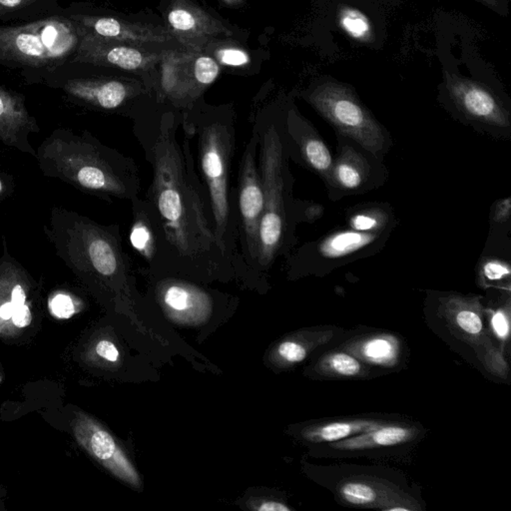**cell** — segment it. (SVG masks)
<instances>
[{"mask_svg":"<svg viewBox=\"0 0 511 511\" xmlns=\"http://www.w3.org/2000/svg\"><path fill=\"white\" fill-rule=\"evenodd\" d=\"M94 31L103 37H116L120 35L121 26L113 18H100L93 24Z\"/></svg>","mask_w":511,"mask_h":511,"instance_id":"obj_33","label":"cell"},{"mask_svg":"<svg viewBox=\"0 0 511 511\" xmlns=\"http://www.w3.org/2000/svg\"><path fill=\"white\" fill-rule=\"evenodd\" d=\"M64 89L73 97L105 111H118L123 109L129 97L127 87L120 81L116 80L102 83L72 80L66 83Z\"/></svg>","mask_w":511,"mask_h":511,"instance_id":"obj_17","label":"cell"},{"mask_svg":"<svg viewBox=\"0 0 511 511\" xmlns=\"http://www.w3.org/2000/svg\"><path fill=\"white\" fill-rule=\"evenodd\" d=\"M24 100L0 87V140L24 152L32 153L28 135L37 130Z\"/></svg>","mask_w":511,"mask_h":511,"instance_id":"obj_15","label":"cell"},{"mask_svg":"<svg viewBox=\"0 0 511 511\" xmlns=\"http://www.w3.org/2000/svg\"><path fill=\"white\" fill-rule=\"evenodd\" d=\"M278 353L284 361L290 364H298L307 357V349L297 342H284L278 348Z\"/></svg>","mask_w":511,"mask_h":511,"instance_id":"obj_30","label":"cell"},{"mask_svg":"<svg viewBox=\"0 0 511 511\" xmlns=\"http://www.w3.org/2000/svg\"><path fill=\"white\" fill-rule=\"evenodd\" d=\"M11 319H12L13 324L18 326V328H26V326L30 325L32 316H31V312L29 310L28 306L26 304V305L21 306V307L17 308Z\"/></svg>","mask_w":511,"mask_h":511,"instance_id":"obj_38","label":"cell"},{"mask_svg":"<svg viewBox=\"0 0 511 511\" xmlns=\"http://www.w3.org/2000/svg\"><path fill=\"white\" fill-rule=\"evenodd\" d=\"M50 308L56 317L68 319L75 312L73 301L66 295H57L50 301Z\"/></svg>","mask_w":511,"mask_h":511,"instance_id":"obj_31","label":"cell"},{"mask_svg":"<svg viewBox=\"0 0 511 511\" xmlns=\"http://www.w3.org/2000/svg\"><path fill=\"white\" fill-rule=\"evenodd\" d=\"M414 431L407 425L386 423L370 431L357 434L346 440L330 443L337 452H355L362 450L397 447L413 438Z\"/></svg>","mask_w":511,"mask_h":511,"instance_id":"obj_18","label":"cell"},{"mask_svg":"<svg viewBox=\"0 0 511 511\" xmlns=\"http://www.w3.org/2000/svg\"><path fill=\"white\" fill-rule=\"evenodd\" d=\"M254 125L258 131V166L264 198L259 235V272L262 278L279 258L289 256L296 246L300 200L292 195L295 179L280 117H259Z\"/></svg>","mask_w":511,"mask_h":511,"instance_id":"obj_4","label":"cell"},{"mask_svg":"<svg viewBox=\"0 0 511 511\" xmlns=\"http://www.w3.org/2000/svg\"><path fill=\"white\" fill-rule=\"evenodd\" d=\"M47 235L58 256L81 276L115 289L132 282V263L118 225H101L76 212L56 209Z\"/></svg>","mask_w":511,"mask_h":511,"instance_id":"obj_5","label":"cell"},{"mask_svg":"<svg viewBox=\"0 0 511 511\" xmlns=\"http://www.w3.org/2000/svg\"><path fill=\"white\" fill-rule=\"evenodd\" d=\"M35 1V0H0V15L26 8Z\"/></svg>","mask_w":511,"mask_h":511,"instance_id":"obj_39","label":"cell"},{"mask_svg":"<svg viewBox=\"0 0 511 511\" xmlns=\"http://www.w3.org/2000/svg\"><path fill=\"white\" fill-rule=\"evenodd\" d=\"M393 230L368 233L351 228L335 229L306 243L286 257L290 276H325L333 270L375 255L384 249Z\"/></svg>","mask_w":511,"mask_h":511,"instance_id":"obj_7","label":"cell"},{"mask_svg":"<svg viewBox=\"0 0 511 511\" xmlns=\"http://www.w3.org/2000/svg\"><path fill=\"white\" fill-rule=\"evenodd\" d=\"M384 422L378 420H344L319 423L304 432L306 440L314 443H334L377 429Z\"/></svg>","mask_w":511,"mask_h":511,"instance_id":"obj_20","label":"cell"},{"mask_svg":"<svg viewBox=\"0 0 511 511\" xmlns=\"http://www.w3.org/2000/svg\"><path fill=\"white\" fill-rule=\"evenodd\" d=\"M130 244L147 267L149 276L169 275L163 234L150 205L140 195L133 198Z\"/></svg>","mask_w":511,"mask_h":511,"instance_id":"obj_13","label":"cell"},{"mask_svg":"<svg viewBox=\"0 0 511 511\" xmlns=\"http://www.w3.org/2000/svg\"><path fill=\"white\" fill-rule=\"evenodd\" d=\"M37 158L47 176L106 201H131L140 195V171L135 160L104 145L89 132L54 131L40 146Z\"/></svg>","mask_w":511,"mask_h":511,"instance_id":"obj_3","label":"cell"},{"mask_svg":"<svg viewBox=\"0 0 511 511\" xmlns=\"http://www.w3.org/2000/svg\"><path fill=\"white\" fill-rule=\"evenodd\" d=\"M361 353L366 361L377 364H389L397 357V346L387 337H375L364 342Z\"/></svg>","mask_w":511,"mask_h":511,"instance_id":"obj_22","label":"cell"},{"mask_svg":"<svg viewBox=\"0 0 511 511\" xmlns=\"http://www.w3.org/2000/svg\"><path fill=\"white\" fill-rule=\"evenodd\" d=\"M335 136L337 152L330 176L325 182L331 201L362 195L387 183L389 174L384 160L378 158L353 139L337 133Z\"/></svg>","mask_w":511,"mask_h":511,"instance_id":"obj_11","label":"cell"},{"mask_svg":"<svg viewBox=\"0 0 511 511\" xmlns=\"http://www.w3.org/2000/svg\"><path fill=\"white\" fill-rule=\"evenodd\" d=\"M78 44L75 26L53 17L17 27H0V58L28 66L62 64Z\"/></svg>","mask_w":511,"mask_h":511,"instance_id":"obj_8","label":"cell"},{"mask_svg":"<svg viewBox=\"0 0 511 511\" xmlns=\"http://www.w3.org/2000/svg\"><path fill=\"white\" fill-rule=\"evenodd\" d=\"M346 220L349 228L368 233H379L395 229L398 224L393 206L379 202H369L350 207L346 212Z\"/></svg>","mask_w":511,"mask_h":511,"instance_id":"obj_19","label":"cell"},{"mask_svg":"<svg viewBox=\"0 0 511 511\" xmlns=\"http://www.w3.org/2000/svg\"><path fill=\"white\" fill-rule=\"evenodd\" d=\"M156 282L160 301L177 317L202 316L211 310L212 299L199 286L176 275L151 276Z\"/></svg>","mask_w":511,"mask_h":511,"instance_id":"obj_14","label":"cell"},{"mask_svg":"<svg viewBox=\"0 0 511 511\" xmlns=\"http://www.w3.org/2000/svg\"><path fill=\"white\" fill-rule=\"evenodd\" d=\"M220 56L223 63L232 66H240L248 62L247 54L235 49H225L221 51Z\"/></svg>","mask_w":511,"mask_h":511,"instance_id":"obj_36","label":"cell"},{"mask_svg":"<svg viewBox=\"0 0 511 511\" xmlns=\"http://www.w3.org/2000/svg\"><path fill=\"white\" fill-rule=\"evenodd\" d=\"M326 362L331 371L344 377H355L362 371L361 362L349 353H332L328 355Z\"/></svg>","mask_w":511,"mask_h":511,"instance_id":"obj_25","label":"cell"},{"mask_svg":"<svg viewBox=\"0 0 511 511\" xmlns=\"http://www.w3.org/2000/svg\"><path fill=\"white\" fill-rule=\"evenodd\" d=\"M307 99L337 134L353 139L378 158L384 160L393 147L391 132L348 85L325 81L313 89Z\"/></svg>","mask_w":511,"mask_h":511,"instance_id":"obj_6","label":"cell"},{"mask_svg":"<svg viewBox=\"0 0 511 511\" xmlns=\"http://www.w3.org/2000/svg\"><path fill=\"white\" fill-rule=\"evenodd\" d=\"M339 22L342 28L349 35L355 39H370L371 35V27L368 17L355 8H344L340 9Z\"/></svg>","mask_w":511,"mask_h":511,"instance_id":"obj_21","label":"cell"},{"mask_svg":"<svg viewBox=\"0 0 511 511\" xmlns=\"http://www.w3.org/2000/svg\"><path fill=\"white\" fill-rule=\"evenodd\" d=\"M511 215V198H504L495 202L490 214V229L510 225Z\"/></svg>","mask_w":511,"mask_h":511,"instance_id":"obj_29","label":"cell"},{"mask_svg":"<svg viewBox=\"0 0 511 511\" xmlns=\"http://www.w3.org/2000/svg\"><path fill=\"white\" fill-rule=\"evenodd\" d=\"M86 445L89 452L115 476L134 487L141 486L140 476L136 468L117 445L109 432L94 423H90L87 427Z\"/></svg>","mask_w":511,"mask_h":511,"instance_id":"obj_16","label":"cell"},{"mask_svg":"<svg viewBox=\"0 0 511 511\" xmlns=\"http://www.w3.org/2000/svg\"><path fill=\"white\" fill-rule=\"evenodd\" d=\"M492 328L495 334L501 339H505L510 335V322L504 310H499L494 313L492 319Z\"/></svg>","mask_w":511,"mask_h":511,"instance_id":"obj_35","label":"cell"},{"mask_svg":"<svg viewBox=\"0 0 511 511\" xmlns=\"http://www.w3.org/2000/svg\"><path fill=\"white\" fill-rule=\"evenodd\" d=\"M479 277L486 283L510 282L511 276L510 261L497 256L486 255L479 261Z\"/></svg>","mask_w":511,"mask_h":511,"instance_id":"obj_23","label":"cell"},{"mask_svg":"<svg viewBox=\"0 0 511 511\" xmlns=\"http://www.w3.org/2000/svg\"><path fill=\"white\" fill-rule=\"evenodd\" d=\"M0 188H1V184H0Z\"/></svg>","mask_w":511,"mask_h":511,"instance_id":"obj_43","label":"cell"},{"mask_svg":"<svg viewBox=\"0 0 511 511\" xmlns=\"http://www.w3.org/2000/svg\"><path fill=\"white\" fill-rule=\"evenodd\" d=\"M254 510L259 511H290L291 508L285 503L275 501H262L254 506Z\"/></svg>","mask_w":511,"mask_h":511,"instance_id":"obj_40","label":"cell"},{"mask_svg":"<svg viewBox=\"0 0 511 511\" xmlns=\"http://www.w3.org/2000/svg\"><path fill=\"white\" fill-rule=\"evenodd\" d=\"M284 141L290 160L317 175L325 183L330 176L335 155L319 131L296 110L280 117Z\"/></svg>","mask_w":511,"mask_h":511,"instance_id":"obj_12","label":"cell"},{"mask_svg":"<svg viewBox=\"0 0 511 511\" xmlns=\"http://www.w3.org/2000/svg\"><path fill=\"white\" fill-rule=\"evenodd\" d=\"M342 496L346 503L366 505L375 503L377 492L371 486L362 483H350L341 488Z\"/></svg>","mask_w":511,"mask_h":511,"instance_id":"obj_24","label":"cell"},{"mask_svg":"<svg viewBox=\"0 0 511 511\" xmlns=\"http://www.w3.org/2000/svg\"><path fill=\"white\" fill-rule=\"evenodd\" d=\"M456 324L459 328L470 335H479L483 331V325L481 317L476 310L472 308H463L458 310L456 317Z\"/></svg>","mask_w":511,"mask_h":511,"instance_id":"obj_27","label":"cell"},{"mask_svg":"<svg viewBox=\"0 0 511 511\" xmlns=\"http://www.w3.org/2000/svg\"><path fill=\"white\" fill-rule=\"evenodd\" d=\"M259 136L255 125L245 146L238 171L236 206L238 218V245L243 279H259L260 224L264 198L258 166Z\"/></svg>","mask_w":511,"mask_h":511,"instance_id":"obj_9","label":"cell"},{"mask_svg":"<svg viewBox=\"0 0 511 511\" xmlns=\"http://www.w3.org/2000/svg\"><path fill=\"white\" fill-rule=\"evenodd\" d=\"M96 353L103 359L111 362H117L119 359L118 349L109 341L99 342L97 346H96Z\"/></svg>","mask_w":511,"mask_h":511,"instance_id":"obj_37","label":"cell"},{"mask_svg":"<svg viewBox=\"0 0 511 511\" xmlns=\"http://www.w3.org/2000/svg\"><path fill=\"white\" fill-rule=\"evenodd\" d=\"M144 114L133 134L152 170L144 199L150 205L165 243L169 275L196 281L237 277L221 254L214 231L208 191L182 117L167 111Z\"/></svg>","mask_w":511,"mask_h":511,"instance_id":"obj_1","label":"cell"},{"mask_svg":"<svg viewBox=\"0 0 511 511\" xmlns=\"http://www.w3.org/2000/svg\"><path fill=\"white\" fill-rule=\"evenodd\" d=\"M219 74L217 63L210 57H200L195 64V77L202 84H211Z\"/></svg>","mask_w":511,"mask_h":511,"instance_id":"obj_28","label":"cell"},{"mask_svg":"<svg viewBox=\"0 0 511 511\" xmlns=\"http://www.w3.org/2000/svg\"><path fill=\"white\" fill-rule=\"evenodd\" d=\"M181 126L197 145L198 172L208 191L218 248L237 277L242 278L236 188L232 186V166L237 149L235 116L220 110L195 112L182 117Z\"/></svg>","mask_w":511,"mask_h":511,"instance_id":"obj_2","label":"cell"},{"mask_svg":"<svg viewBox=\"0 0 511 511\" xmlns=\"http://www.w3.org/2000/svg\"><path fill=\"white\" fill-rule=\"evenodd\" d=\"M445 91L452 113L459 122L495 140H510V109L487 87L450 74L445 82Z\"/></svg>","mask_w":511,"mask_h":511,"instance_id":"obj_10","label":"cell"},{"mask_svg":"<svg viewBox=\"0 0 511 511\" xmlns=\"http://www.w3.org/2000/svg\"><path fill=\"white\" fill-rule=\"evenodd\" d=\"M479 1L483 2L486 6H492V8H497L499 6L497 0H479Z\"/></svg>","mask_w":511,"mask_h":511,"instance_id":"obj_42","label":"cell"},{"mask_svg":"<svg viewBox=\"0 0 511 511\" xmlns=\"http://www.w3.org/2000/svg\"><path fill=\"white\" fill-rule=\"evenodd\" d=\"M17 310L15 306L11 303V301H6L0 306V317L2 319H10L15 314V310Z\"/></svg>","mask_w":511,"mask_h":511,"instance_id":"obj_41","label":"cell"},{"mask_svg":"<svg viewBox=\"0 0 511 511\" xmlns=\"http://www.w3.org/2000/svg\"><path fill=\"white\" fill-rule=\"evenodd\" d=\"M324 208L322 205L315 203H306L301 201L299 204V216L300 222L313 223L319 219L323 216Z\"/></svg>","mask_w":511,"mask_h":511,"instance_id":"obj_34","label":"cell"},{"mask_svg":"<svg viewBox=\"0 0 511 511\" xmlns=\"http://www.w3.org/2000/svg\"><path fill=\"white\" fill-rule=\"evenodd\" d=\"M169 22L177 30L188 31L195 26L194 17L184 9H176L169 15Z\"/></svg>","mask_w":511,"mask_h":511,"instance_id":"obj_32","label":"cell"},{"mask_svg":"<svg viewBox=\"0 0 511 511\" xmlns=\"http://www.w3.org/2000/svg\"><path fill=\"white\" fill-rule=\"evenodd\" d=\"M108 62L127 71L140 66L142 55L136 49L128 47H114L106 54Z\"/></svg>","mask_w":511,"mask_h":511,"instance_id":"obj_26","label":"cell"}]
</instances>
